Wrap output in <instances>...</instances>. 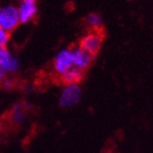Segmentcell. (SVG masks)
I'll use <instances>...</instances> for the list:
<instances>
[{
	"instance_id": "1",
	"label": "cell",
	"mask_w": 153,
	"mask_h": 153,
	"mask_svg": "<svg viewBox=\"0 0 153 153\" xmlns=\"http://www.w3.org/2000/svg\"><path fill=\"white\" fill-rule=\"evenodd\" d=\"M19 24L17 7L13 5L0 7V29L10 33Z\"/></svg>"
},
{
	"instance_id": "2",
	"label": "cell",
	"mask_w": 153,
	"mask_h": 153,
	"mask_svg": "<svg viewBox=\"0 0 153 153\" xmlns=\"http://www.w3.org/2000/svg\"><path fill=\"white\" fill-rule=\"evenodd\" d=\"M103 41H104V34L102 32V30H90L86 35H85L81 39L78 45L94 57L101 50Z\"/></svg>"
},
{
	"instance_id": "3",
	"label": "cell",
	"mask_w": 153,
	"mask_h": 153,
	"mask_svg": "<svg viewBox=\"0 0 153 153\" xmlns=\"http://www.w3.org/2000/svg\"><path fill=\"white\" fill-rule=\"evenodd\" d=\"M81 98L82 89L79 85H64L59 96V104L62 108H71L76 105Z\"/></svg>"
},
{
	"instance_id": "4",
	"label": "cell",
	"mask_w": 153,
	"mask_h": 153,
	"mask_svg": "<svg viewBox=\"0 0 153 153\" xmlns=\"http://www.w3.org/2000/svg\"><path fill=\"white\" fill-rule=\"evenodd\" d=\"M71 50L72 58H73V65L74 67L79 69L81 71L85 72V70L91 66L94 57L87 52L85 50H83L78 44L74 46Z\"/></svg>"
},
{
	"instance_id": "5",
	"label": "cell",
	"mask_w": 153,
	"mask_h": 153,
	"mask_svg": "<svg viewBox=\"0 0 153 153\" xmlns=\"http://www.w3.org/2000/svg\"><path fill=\"white\" fill-rule=\"evenodd\" d=\"M73 58L70 49L60 51L53 60V71L58 77L73 67Z\"/></svg>"
},
{
	"instance_id": "6",
	"label": "cell",
	"mask_w": 153,
	"mask_h": 153,
	"mask_svg": "<svg viewBox=\"0 0 153 153\" xmlns=\"http://www.w3.org/2000/svg\"><path fill=\"white\" fill-rule=\"evenodd\" d=\"M0 67L7 74H15L19 69V62L7 47L0 48Z\"/></svg>"
},
{
	"instance_id": "7",
	"label": "cell",
	"mask_w": 153,
	"mask_h": 153,
	"mask_svg": "<svg viewBox=\"0 0 153 153\" xmlns=\"http://www.w3.org/2000/svg\"><path fill=\"white\" fill-rule=\"evenodd\" d=\"M17 8H18L19 23L21 24L31 21L36 17L38 12V7L35 0L21 2Z\"/></svg>"
},
{
	"instance_id": "8",
	"label": "cell",
	"mask_w": 153,
	"mask_h": 153,
	"mask_svg": "<svg viewBox=\"0 0 153 153\" xmlns=\"http://www.w3.org/2000/svg\"><path fill=\"white\" fill-rule=\"evenodd\" d=\"M83 77H85V72L73 66L62 75H61L59 79L63 85H79Z\"/></svg>"
},
{
	"instance_id": "9",
	"label": "cell",
	"mask_w": 153,
	"mask_h": 153,
	"mask_svg": "<svg viewBox=\"0 0 153 153\" xmlns=\"http://www.w3.org/2000/svg\"><path fill=\"white\" fill-rule=\"evenodd\" d=\"M9 118L11 122L15 125H20L25 119V110L21 104L14 105L10 110Z\"/></svg>"
},
{
	"instance_id": "10",
	"label": "cell",
	"mask_w": 153,
	"mask_h": 153,
	"mask_svg": "<svg viewBox=\"0 0 153 153\" xmlns=\"http://www.w3.org/2000/svg\"><path fill=\"white\" fill-rule=\"evenodd\" d=\"M86 22L91 30H101L103 27V19L97 13H91L86 18Z\"/></svg>"
},
{
	"instance_id": "11",
	"label": "cell",
	"mask_w": 153,
	"mask_h": 153,
	"mask_svg": "<svg viewBox=\"0 0 153 153\" xmlns=\"http://www.w3.org/2000/svg\"><path fill=\"white\" fill-rule=\"evenodd\" d=\"M9 39H10V33L0 29V48L7 47L9 42Z\"/></svg>"
},
{
	"instance_id": "12",
	"label": "cell",
	"mask_w": 153,
	"mask_h": 153,
	"mask_svg": "<svg viewBox=\"0 0 153 153\" xmlns=\"http://www.w3.org/2000/svg\"><path fill=\"white\" fill-rule=\"evenodd\" d=\"M1 86L4 87V88H6V89H11V88L14 86V82H13V81H12L11 79L6 78V79L4 80V82H2Z\"/></svg>"
},
{
	"instance_id": "13",
	"label": "cell",
	"mask_w": 153,
	"mask_h": 153,
	"mask_svg": "<svg viewBox=\"0 0 153 153\" xmlns=\"http://www.w3.org/2000/svg\"><path fill=\"white\" fill-rule=\"evenodd\" d=\"M7 78V74L4 73V71L1 69V67H0V85H2V82H4V80Z\"/></svg>"
},
{
	"instance_id": "14",
	"label": "cell",
	"mask_w": 153,
	"mask_h": 153,
	"mask_svg": "<svg viewBox=\"0 0 153 153\" xmlns=\"http://www.w3.org/2000/svg\"><path fill=\"white\" fill-rule=\"evenodd\" d=\"M22 105V106H23V108H24V110L26 111V110H30V109H31V107H32V105L30 103V102H24L23 104H21Z\"/></svg>"
},
{
	"instance_id": "15",
	"label": "cell",
	"mask_w": 153,
	"mask_h": 153,
	"mask_svg": "<svg viewBox=\"0 0 153 153\" xmlns=\"http://www.w3.org/2000/svg\"><path fill=\"white\" fill-rule=\"evenodd\" d=\"M1 132H2V123L0 121V135H1Z\"/></svg>"
},
{
	"instance_id": "16",
	"label": "cell",
	"mask_w": 153,
	"mask_h": 153,
	"mask_svg": "<svg viewBox=\"0 0 153 153\" xmlns=\"http://www.w3.org/2000/svg\"><path fill=\"white\" fill-rule=\"evenodd\" d=\"M25 1H31V0H21V2H25Z\"/></svg>"
}]
</instances>
